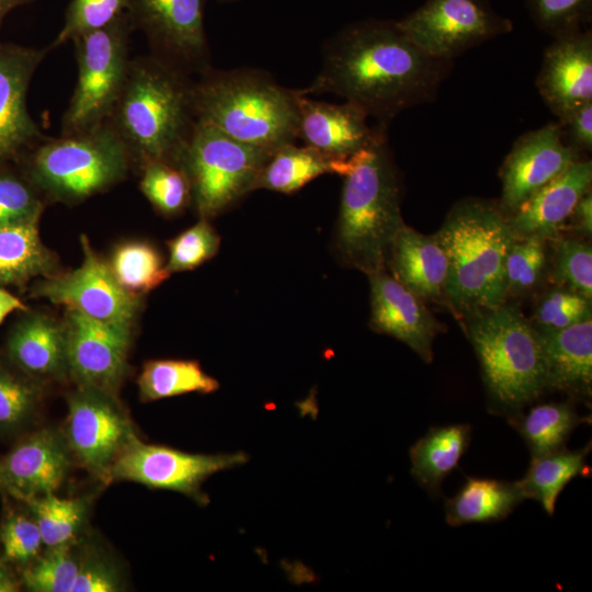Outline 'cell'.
<instances>
[{
	"label": "cell",
	"mask_w": 592,
	"mask_h": 592,
	"mask_svg": "<svg viewBox=\"0 0 592 592\" xmlns=\"http://www.w3.org/2000/svg\"><path fill=\"white\" fill-rule=\"evenodd\" d=\"M453 61L419 48L397 22L365 21L333 36L304 95L331 93L386 125L401 112L433 101Z\"/></svg>",
	"instance_id": "obj_1"
},
{
	"label": "cell",
	"mask_w": 592,
	"mask_h": 592,
	"mask_svg": "<svg viewBox=\"0 0 592 592\" xmlns=\"http://www.w3.org/2000/svg\"><path fill=\"white\" fill-rule=\"evenodd\" d=\"M191 75L155 54L132 58L107 123L126 147L133 166L179 163L195 126Z\"/></svg>",
	"instance_id": "obj_2"
},
{
	"label": "cell",
	"mask_w": 592,
	"mask_h": 592,
	"mask_svg": "<svg viewBox=\"0 0 592 592\" xmlns=\"http://www.w3.org/2000/svg\"><path fill=\"white\" fill-rule=\"evenodd\" d=\"M343 178L334 252L342 264L366 275L385 270L405 224L400 179L387 136L351 157Z\"/></svg>",
	"instance_id": "obj_3"
},
{
	"label": "cell",
	"mask_w": 592,
	"mask_h": 592,
	"mask_svg": "<svg viewBox=\"0 0 592 592\" xmlns=\"http://www.w3.org/2000/svg\"><path fill=\"white\" fill-rule=\"evenodd\" d=\"M197 122L242 144L273 151L298 133V92L252 68L215 70L193 82Z\"/></svg>",
	"instance_id": "obj_4"
},
{
	"label": "cell",
	"mask_w": 592,
	"mask_h": 592,
	"mask_svg": "<svg viewBox=\"0 0 592 592\" xmlns=\"http://www.w3.org/2000/svg\"><path fill=\"white\" fill-rule=\"evenodd\" d=\"M448 261L445 298L459 311L506 301L504 265L514 235L499 204L467 198L435 234Z\"/></svg>",
	"instance_id": "obj_5"
},
{
	"label": "cell",
	"mask_w": 592,
	"mask_h": 592,
	"mask_svg": "<svg viewBox=\"0 0 592 592\" xmlns=\"http://www.w3.org/2000/svg\"><path fill=\"white\" fill-rule=\"evenodd\" d=\"M466 314L492 409L512 414L539 398L547 390V367L535 326L506 301Z\"/></svg>",
	"instance_id": "obj_6"
},
{
	"label": "cell",
	"mask_w": 592,
	"mask_h": 592,
	"mask_svg": "<svg viewBox=\"0 0 592 592\" xmlns=\"http://www.w3.org/2000/svg\"><path fill=\"white\" fill-rule=\"evenodd\" d=\"M16 164L42 195L77 203L124 180L133 161L117 134L104 122L86 132L45 137Z\"/></svg>",
	"instance_id": "obj_7"
},
{
	"label": "cell",
	"mask_w": 592,
	"mask_h": 592,
	"mask_svg": "<svg viewBox=\"0 0 592 592\" xmlns=\"http://www.w3.org/2000/svg\"><path fill=\"white\" fill-rule=\"evenodd\" d=\"M271 152L237 141L196 121L179 164L189 178L198 217L210 220L254 191L259 172Z\"/></svg>",
	"instance_id": "obj_8"
},
{
	"label": "cell",
	"mask_w": 592,
	"mask_h": 592,
	"mask_svg": "<svg viewBox=\"0 0 592 592\" xmlns=\"http://www.w3.org/2000/svg\"><path fill=\"white\" fill-rule=\"evenodd\" d=\"M134 29L128 11L99 30L72 41L77 83L61 122V135L92 129L107 121L123 89Z\"/></svg>",
	"instance_id": "obj_9"
},
{
	"label": "cell",
	"mask_w": 592,
	"mask_h": 592,
	"mask_svg": "<svg viewBox=\"0 0 592 592\" xmlns=\"http://www.w3.org/2000/svg\"><path fill=\"white\" fill-rule=\"evenodd\" d=\"M65 436L80 465L103 482H111V469L136 436L134 425L117 395L76 386L67 396Z\"/></svg>",
	"instance_id": "obj_10"
},
{
	"label": "cell",
	"mask_w": 592,
	"mask_h": 592,
	"mask_svg": "<svg viewBox=\"0 0 592 592\" xmlns=\"http://www.w3.org/2000/svg\"><path fill=\"white\" fill-rule=\"evenodd\" d=\"M243 452L193 454L166 445L146 444L135 436L111 469V481H132L151 489L182 493L200 505L209 502L203 482L214 474L246 464Z\"/></svg>",
	"instance_id": "obj_11"
},
{
	"label": "cell",
	"mask_w": 592,
	"mask_h": 592,
	"mask_svg": "<svg viewBox=\"0 0 592 592\" xmlns=\"http://www.w3.org/2000/svg\"><path fill=\"white\" fill-rule=\"evenodd\" d=\"M397 25L424 53L448 61L512 29L483 0H428Z\"/></svg>",
	"instance_id": "obj_12"
},
{
	"label": "cell",
	"mask_w": 592,
	"mask_h": 592,
	"mask_svg": "<svg viewBox=\"0 0 592 592\" xmlns=\"http://www.w3.org/2000/svg\"><path fill=\"white\" fill-rule=\"evenodd\" d=\"M80 242L82 263L70 272L35 282L30 296L72 307L98 320L133 326L140 310V297L118 284L109 263L94 252L86 235H81Z\"/></svg>",
	"instance_id": "obj_13"
},
{
	"label": "cell",
	"mask_w": 592,
	"mask_h": 592,
	"mask_svg": "<svg viewBox=\"0 0 592 592\" xmlns=\"http://www.w3.org/2000/svg\"><path fill=\"white\" fill-rule=\"evenodd\" d=\"M62 325L76 386L117 395L128 369L133 326L98 320L72 307H66Z\"/></svg>",
	"instance_id": "obj_14"
},
{
	"label": "cell",
	"mask_w": 592,
	"mask_h": 592,
	"mask_svg": "<svg viewBox=\"0 0 592 592\" xmlns=\"http://www.w3.org/2000/svg\"><path fill=\"white\" fill-rule=\"evenodd\" d=\"M134 27L146 34L151 53L186 73L210 69L203 0H127Z\"/></svg>",
	"instance_id": "obj_15"
},
{
	"label": "cell",
	"mask_w": 592,
	"mask_h": 592,
	"mask_svg": "<svg viewBox=\"0 0 592 592\" xmlns=\"http://www.w3.org/2000/svg\"><path fill=\"white\" fill-rule=\"evenodd\" d=\"M578 159L580 153L567 145L557 122L521 135L500 170V208L510 215Z\"/></svg>",
	"instance_id": "obj_16"
},
{
	"label": "cell",
	"mask_w": 592,
	"mask_h": 592,
	"mask_svg": "<svg viewBox=\"0 0 592 592\" xmlns=\"http://www.w3.org/2000/svg\"><path fill=\"white\" fill-rule=\"evenodd\" d=\"M48 50L0 43V166L16 163L45 138L29 113L26 96Z\"/></svg>",
	"instance_id": "obj_17"
},
{
	"label": "cell",
	"mask_w": 592,
	"mask_h": 592,
	"mask_svg": "<svg viewBox=\"0 0 592 592\" xmlns=\"http://www.w3.org/2000/svg\"><path fill=\"white\" fill-rule=\"evenodd\" d=\"M71 460L62 432L50 428L33 432L0 458V491L23 502L54 493Z\"/></svg>",
	"instance_id": "obj_18"
},
{
	"label": "cell",
	"mask_w": 592,
	"mask_h": 592,
	"mask_svg": "<svg viewBox=\"0 0 592 592\" xmlns=\"http://www.w3.org/2000/svg\"><path fill=\"white\" fill-rule=\"evenodd\" d=\"M371 289L369 327L414 351L425 363L433 360L432 344L446 328L424 300L399 283L387 269L367 275Z\"/></svg>",
	"instance_id": "obj_19"
},
{
	"label": "cell",
	"mask_w": 592,
	"mask_h": 592,
	"mask_svg": "<svg viewBox=\"0 0 592 592\" xmlns=\"http://www.w3.org/2000/svg\"><path fill=\"white\" fill-rule=\"evenodd\" d=\"M535 86L557 118L592 102L591 31L581 29L554 37L545 49Z\"/></svg>",
	"instance_id": "obj_20"
},
{
	"label": "cell",
	"mask_w": 592,
	"mask_h": 592,
	"mask_svg": "<svg viewBox=\"0 0 592 592\" xmlns=\"http://www.w3.org/2000/svg\"><path fill=\"white\" fill-rule=\"evenodd\" d=\"M297 92V138L327 156L346 160L387 136V126L372 127L369 116L354 103L316 101Z\"/></svg>",
	"instance_id": "obj_21"
},
{
	"label": "cell",
	"mask_w": 592,
	"mask_h": 592,
	"mask_svg": "<svg viewBox=\"0 0 592 592\" xmlns=\"http://www.w3.org/2000/svg\"><path fill=\"white\" fill-rule=\"evenodd\" d=\"M591 185L592 162L580 158L506 215L514 237H538L546 241L559 237L576 204Z\"/></svg>",
	"instance_id": "obj_22"
},
{
	"label": "cell",
	"mask_w": 592,
	"mask_h": 592,
	"mask_svg": "<svg viewBox=\"0 0 592 592\" xmlns=\"http://www.w3.org/2000/svg\"><path fill=\"white\" fill-rule=\"evenodd\" d=\"M5 351L9 362L34 379L61 382L69 377L64 325L49 315H23L9 332Z\"/></svg>",
	"instance_id": "obj_23"
},
{
	"label": "cell",
	"mask_w": 592,
	"mask_h": 592,
	"mask_svg": "<svg viewBox=\"0 0 592 592\" xmlns=\"http://www.w3.org/2000/svg\"><path fill=\"white\" fill-rule=\"evenodd\" d=\"M387 270L422 300L445 297L448 261L435 235H423L403 224L391 243Z\"/></svg>",
	"instance_id": "obj_24"
},
{
	"label": "cell",
	"mask_w": 592,
	"mask_h": 592,
	"mask_svg": "<svg viewBox=\"0 0 592 592\" xmlns=\"http://www.w3.org/2000/svg\"><path fill=\"white\" fill-rule=\"evenodd\" d=\"M536 329L546 361L547 390L591 397L592 318L561 329Z\"/></svg>",
	"instance_id": "obj_25"
},
{
	"label": "cell",
	"mask_w": 592,
	"mask_h": 592,
	"mask_svg": "<svg viewBox=\"0 0 592 592\" xmlns=\"http://www.w3.org/2000/svg\"><path fill=\"white\" fill-rule=\"evenodd\" d=\"M350 166L351 158L337 159L307 145L299 147L289 143L271 152L259 172L254 191L263 189L292 194L320 175L331 173L343 177Z\"/></svg>",
	"instance_id": "obj_26"
},
{
	"label": "cell",
	"mask_w": 592,
	"mask_h": 592,
	"mask_svg": "<svg viewBox=\"0 0 592 592\" xmlns=\"http://www.w3.org/2000/svg\"><path fill=\"white\" fill-rule=\"evenodd\" d=\"M524 500L519 481L468 477L458 492L445 500V521L449 526L500 521Z\"/></svg>",
	"instance_id": "obj_27"
},
{
	"label": "cell",
	"mask_w": 592,
	"mask_h": 592,
	"mask_svg": "<svg viewBox=\"0 0 592 592\" xmlns=\"http://www.w3.org/2000/svg\"><path fill=\"white\" fill-rule=\"evenodd\" d=\"M470 440L471 426L466 423L431 428L409 451L412 477L437 497L443 480L457 468Z\"/></svg>",
	"instance_id": "obj_28"
},
{
	"label": "cell",
	"mask_w": 592,
	"mask_h": 592,
	"mask_svg": "<svg viewBox=\"0 0 592 592\" xmlns=\"http://www.w3.org/2000/svg\"><path fill=\"white\" fill-rule=\"evenodd\" d=\"M38 223L0 227V286H25L57 272L55 254L43 243Z\"/></svg>",
	"instance_id": "obj_29"
},
{
	"label": "cell",
	"mask_w": 592,
	"mask_h": 592,
	"mask_svg": "<svg viewBox=\"0 0 592 592\" xmlns=\"http://www.w3.org/2000/svg\"><path fill=\"white\" fill-rule=\"evenodd\" d=\"M591 442L585 446L569 451L566 447L532 457L525 476L519 480L526 499L540 503L545 512L553 516L556 501L563 488L577 476H590L587 457Z\"/></svg>",
	"instance_id": "obj_30"
},
{
	"label": "cell",
	"mask_w": 592,
	"mask_h": 592,
	"mask_svg": "<svg viewBox=\"0 0 592 592\" xmlns=\"http://www.w3.org/2000/svg\"><path fill=\"white\" fill-rule=\"evenodd\" d=\"M590 417H581L570 402L533 406L523 413L510 414L508 422L520 433L532 457L565 447L571 432Z\"/></svg>",
	"instance_id": "obj_31"
},
{
	"label": "cell",
	"mask_w": 592,
	"mask_h": 592,
	"mask_svg": "<svg viewBox=\"0 0 592 592\" xmlns=\"http://www.w3.org/2000/svg\"><path fill=\"white\" fill-rule=\"evenodd\" d=\"M137 385L143 402L190 392L206 395L219 388V382L205 373L197 361L174 358L144 363Z\"/></svg>",
	"instance_id": "obj_32"
},
{
	"label": "cell",
	"mask_w": 592,
	"mask_h": 592,
	"mask_svg": "<svg viewBox=\"0 0 592 592\" xmlns=\"http://www.w3.org/2000/svg\"><path fill=\"white\" fill-rule=\"evenodd\" d=\"M109 266L118 284L139 297L171 275L159 250L144 240H126L116 244Z\"/></svg>",
	"instance_id": "obj_33"
},
{
	"label": "cell",
	"mask_w": 592,
	"mask_h": 592,
	"mask_svg": "<svg viewBox=\"0 0 592 592\" xmlns=\"http://www.w3.org/2000/svg\"><path fill=\"white\" fill-rule=\"evenodd\" d=\"M41 531L46 548L73 543L81 537L89 512L84 498H59L54 493L24 502Z\"/></svg>",
	"instance_id": "obj_34"
},
{
	"label": "cell",
	"mask_w": 592,
	"mask_h": 592,
	"mask_svg": "<svg viewBox=\"0 0 592 592\" xmlns=\"http://www.w3.org/2000/svg\"><path fill=\"white\" fill-rule=\"evenodd\" d=\"M41 384L0 361V434L15 432L35 417L43 399Z\"/></svg>",
	"instance_id": "obj_35"
},
{
	"label": "cell",
	"mask_w": 592,
	"mask_h": 592,
	"mask_svg": "<svg viewBox=\"0 0 592 592\" xmlns=\"http://www.w3.org/2000/svg\"><path fill=\"white\" fill-rule=\"evenodd\" d=\"M139 171L140 191L161 215L177 216L192 203L191 184L181 164L149 161Z\"/></svg>",
	"instance_id": "obj_36"
},
{
	"label": "cell",
	"mask_w": 592,
	"mask_h": 592,
	"mask_svg": "<svg viewBox=\"0 0 592 592\" xmlns=\"http://www.w3.org/2000/svg\"><path fill=\"white\" fill-rule=\"evenodd\" d=\"M82 538L49 547L33 562L23 568L21 582L34 592H71L79 572Z\"/></svg>",
	"instance_id": "obj_37"
},
{
	"label": "cell",
	"mask_w": 592,
	"mask_h": 592,
	"mask_svg": "<svg viewBox=\"0 0 592 592\" xmlns=\"http://www.w3.org/2000/svg\"><path fill=\"white\" fill-rule=\"evenodd\" d=\"M43 209L42 194L22 170L0 166V227L39 221Z\"/></svg>",
	"instance_id": "obj_38"
},
{
	"label": "cell",
	"mask_w": 592,
	"mask_h": 592,
	"mask_svg": "<svg viewBox=\"0 0 592 592\" xmlns=\"http://www.w3.org/2000/svg\"><path fill=\"white\" fill-rule=\"evenodd\" d=\"M546 240L514 238L504 265L506 297L524 295L537 286L546 267Z\"/></svg>",
	"instance_id": "obj_39"
},
{
	"label": "cell",
	"mask_w": 592,
	"mask_h": 592,
	"mask_svg": "<svg viewBox=\"0 0 592 592\" xmlns=\"http://www.w3.org/2000/svg\"><path fill=\"white\" fill-rule=\"evenodd\" d=\"M555 243L551 278L557 286L592 299V247L578 238H559Z\"/></svg>",
	"instance_id": "obj_40"
},
{
	"label": "cell",
	"mask_w": 592,
	"mask_h": 592,
	"mask_svg": "<svg viewBox=\"0 0 592 592\" xmlns=\"http://www.w3.org/2000/svg\"><path fill=\"white\" fill-rule=\"evenodd\" d=\"M166 267L170 274L194 270L216 255L220 237L208 219L200 218L192 227L168 241Z\"/></svg>",
	"instance_id": "obj_41"
},
{
	"label": "cell",
	"mask_w": 592,
	"mask_h": 592,
	"mask_svg": "<svg viewBox=\"0 0 592 592\" xmlns=\"http://www.w3.org/2000/svg\"><path fill=\"white\" fill-rule=\"evenodd\" d=\"M127 0H72L66 10L64 24L49 48L106 26L127 11Z\"/></svg>",
	"instance_id": "obj_42"
},
{
	"label": "cell",
	"mask_w": 592,
	"mask_h": 592,
	"mask_svg": "<svg viewBox=\"0 0 592 592\" xmlns=\"http://www.w3.org/2000/svg\"><path fill=\"white\" fill-rule=\"evenodd\" d=\"M1 557L10 565L25 568L41 554L44 546L33 515L10 512L0 525Z\"/></svg>",
	"instance_id": "obj_43"
},
{
	"label": "cell",
	"mask_w": 592,
	"mask_h": 592,
	"mask_svg": "<svg viewBox=\"0 0 592 592\" xmlns=\"http://www.w3.org/2000/svg\"><path fill=\"white\" fill-rule=\"evenodd\" d=\"M591 299L557 286L542 295L537 301L534 319L536 328L561 329L592 318Z\"/></svg>",
	"instance_id": "obj_44"
},
{
	"label": "cell",
	"mask_w": 592,
	"mask_h": 592,
	"mask_svg": "<svg viewBox=\"0 0 592 592\" xmlns=\"http://www.w3.org/2000/svg\"><path fill=\"white\" fill-rule=\"evenodd\" d=\"M123 588L117 562L94 543L82 539L79 572L71 592H116Z\"/></svg>",
	"instance_id": "obj_45"
},
{
	"label": "cell",
	"mask_w": 592,
	"mask_h": 592,
	"mask_svg": "<svg viewBox=\"0 0 592 592\" xmlns=\"http://www.w3.org/2000/svg\"><path fill=\"white\" fill-rule=\"evenodd\" d=\"M536 24L553 37L582 29L591 0H527Z\"/></svg>",
	"instance_id": "obj_46"
},
{
	"label": "cell",
	"mask_w": 592,
	"mask_h": 592,
	"mask_svg": "<svg viewBox=\"0 0 592 592\" xmlns=\"http://www.w3.org/2000/svg\"><path fill=\"white\" fill-rule=\"evenodd\" d=\"M562 137L578 153L592 149V102L558 118Z\"/></svg>",
	"instance_id": "obj_47"
},
{
	"label": "cell",
	"mask_w": 592,
	"mask_h": 592,
	"mask_svg": "<svg viewBox=\"0 0 592 592\" xmlns=\"http://www.w3.org/2000/svg\"><path fill=\"white\" fill-rule=\"evenodd\" d=\"M569 220L572 228L584 238L592 236V190L583 194L576 204Z\"/></svg>",
	"instance_id": "obj_48"
},
{
	"label": "cell",
	"mask_w": 592,
	"mask_h": 592,
	"mask_svg": "<svg viewBox=\"0 0 592 592\" xmlns=\"http://www.w3.org/2000/svg\"><path fill=\"white\" fill-rule=\"evenodd\" d=\"M22 585L21 578H18L12 569L0 555V592H15Z\"/></svg>",
	"instance_id": "obj_49"
},
{
	"label": "cell",
	"mask_w": 592,
	"mask_h": 592,
	"mask_svg": "<svg viewBox=\"0 0 592 592\" xmlns=\"http://www.w3.org/2000/svg\"><path fill=\"white\" fill-rule=\"evenodd\" d=\"M27 311V307L16 296L0 287V325L13 311Z\"/></svg>",
	"instance_id": "obj_50"
},
{
	"label": "cell",
	"mask_w": 592,
	"mask_h": 592,
	"mask_svg": "<svg viewBox=\"0 0 592 592\" xmlns=\"http://www.w3.org/2000/svg\"><path fill=\"white\" fill-rule=\"evenodd\" d=\"M34 0H0V25L5 15L18 7L33 2Z\"/></svg>",
	"instance_id": "obj_51"
},
{
	"label": "cell",
	"mask_w": 592,
	"mask_h": 592,
	"mask_svg": "<svg viewBox=\"0 0 592 592\" xmlns=\"http://www.w3.org/2000/svg\"><path fill=\"white\" fill-rule=\"evenodd\" d=\"M221 1H236V0H221Z\"/></svg>",
	"instance_id": "obj_52"
}]
</instances>
